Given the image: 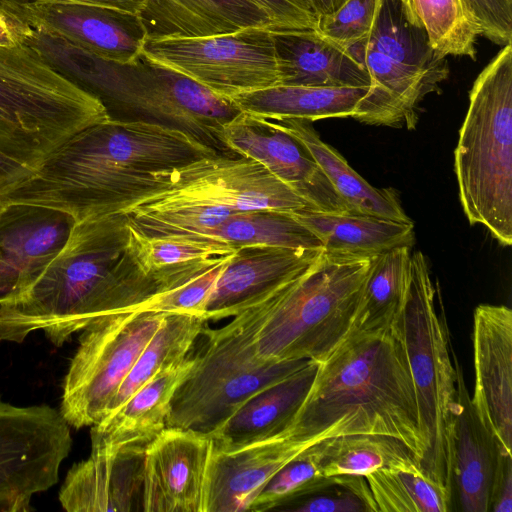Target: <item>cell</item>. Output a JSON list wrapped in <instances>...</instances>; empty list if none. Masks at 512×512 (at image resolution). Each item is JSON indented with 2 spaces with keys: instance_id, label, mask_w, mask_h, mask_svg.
<instances>
[{
  "instance_id": "cell-1",
  "label": "cell",
  "mask_w": 512,
  "mask_h": 512,
  "mask_svg": "<svg viewBox=\"0 0 512 512\" xmlns=\"http://www.w3.org/2000/svg\"><path fill=\"white\" fill-rule=\"evenodd\" d=\"M216 155L180 130L110 118L73 135L0 200L64 212L75 222L123 213L166 192L176 169Z\"/></svg>"
},
{
  "instance_id": "cell-2",
  "label": "cell",
  "mask_w": 512,
  "mask_h": 512,
  "mask_svg": "<svg viewBox=\"0 0 512 512\" xmlns=\"http://www.w3.org/2000/svg\"><path fill=\"white\" fill-rule=\"evenodd\" d=\"M165 290L161 274L138 258L127 213L77 221L38 279L0 305V342L41 330L61 347L96 319L137 310Z\"/></svg>"
},
{
  "instance_id": "cell-3",
  "label": "cell",
  "mask_w": 512,
  "mask_h": 512,
  "mask_svg": "<svg viewBox=\"0 0 512 512\" xmlns=\"http://www.w3.org/2000/svg\"><path fill=\"white\" fill-rule=\"evenodd\" d=\"M300 440L382 434L423 455L418 408L406 350L395 324L352 328L317 365L310 390L286 428Z\"/></svg>"
},
{
  "instance_id": "cell-4",
  "label": "cell",
  "mask_w": 512,
  "mask_h": 512,
  "mask_svg": "<svg viewBox=\"0 0 512 512\" xmlns=\"http://www.w3.org/2000/svg\"><path fill=\"white\" fill-rule=\"evenodd\" d=\"M372 259L322 250L305 272L231 321L263 363H319L352 329Z\"/></svg>"
},
{
  "instance_id": "cell-5",
  "label": "cell",
  "mask_w": 512,
  "mask_h": 512,
  "mask_svg": "<svg viewBox=\"0 0 512 512\" xmlns=\"http://www.w3.org/2000/svg\"><path fill=\"white\" fill-rule=\"evenodd\" d=\"M108 119L102 100L35 43L0 45V156L34 171L73 135Z\"/></svg>"
},
{
  "instance_id": "cell-6",
  "label": "cell",
  "mask_w": 512,
  "mask_h": 512,
  "mask_svg": "<svg viewBox=\"0 0 512 512\" xmlns=\"http://www.w3.org/2000/svg\"><path fill=\"white\" fill-rule=\"evenodd\" d=\"M459 199L470 225L512 244V46L477 76L454 151Z\"/></svg>"
},
{
  "instance_id": "cell-7",
  "label": "cell",
  "mask_w": 512,
  "mask_h": 512,
  "mask_svg": "<svg viewBox=\"0 0 512 512\" xmlns=\"http://www.w3.org/2000/svg\"><path fill=\"white\" fill-rule=\"evenodd\" d=\"M436 289L426 257L411 254V282L394 323L402 338L415 390L423 440L421 472L453 499L457 383L445 318L436 309Z\"/></svg>"
},
{
  "instance_id": "cell-8",
  "label": "cell",
  "mask_w": 512,
  "mask_h": 512,
  "mask_svg": "<svg viewBox=\"0 0 512 512\" xmlns=\"http://www.w3.org/2000/svg\"><path fill=\"white\" fill-rule=\"evenodd\" d=\"M90 67L85 82L97 90L114 119L143 121L177 129L221 156L236 157L226 146L223 126L242 111L194 79L142 54L130 64Z\"/></svg>"
},
{
  "instance_id": "cell-9",
  "label": "cell",
  "mask_w": 512,
  "mask_h": 512,
  "mask_svg": "<svg viewBox=\"0 0 512 512\" xmlns=\"http://www.w3.org/2000/svg\"><path fill=\"white\" fill-rule=\"evenodd\" d=\"M367 70L371 85L354 119L369 125L413 129L418 104L449 74L446 57L436 53L424 29L400 0H383L370 36L349 49Z\"/></svg>"
},
{
  "instance_id": "cell-10",
  "label": "cell",
  "mask_w": 512,
  "mask_h": 512,
  "mask_svg": "<svg viewBox=\"0 0 512 512\" xmlns=\"http://www.w3.org/2000/svg\"><path fill=\"white\" fill-rule=\"evenodd\" d=\"M200 336L193 365L172 397L167 427L212 434L252 396L312 361L263 363L230 322L218 329L205 325Z\"/></svg>"
},
{
  "instance_id": "cell-11",
  "label": "cell",
  "mask_w": 512,
  "mask_h": 512,
  "mask_svg": "<svg viewBox=\"0 0 512 512\" xmlns=\"http://www.w3.org/2000/svg\"><path fill=\"white\" fill-rule=\"evenodd\" d=\"M167 313L133 310L102 316L81 331L66 372L60 413L70 427L99 423Z\"/></svg>"
},
{
  "instance_id": "cell-12",
  "label": "cell",
  "mask_w": 512,
  "mask_h": 512,
  "mask_svg": "<svg viewBox=\"0 0 512 512\" xmlns=\"http://www.w3.org/2000/svg\"><path fill=\"white\" fill-rule=\"evenodd\" d=\"M141 54L224 98L279 85L273 35L265 28L200 38L146 40Z\"/></svg>"
},
{
  "instance_id": "cell-13",
  "label": "cell",
  "mask_w": 512,
  "mask_h": 512,
  "mask_svg": "<svg viewBox=\"0 0 512 512\" xmlns=\"http://www.w3.org/2000/svg\"><path fill=\"white\" fill-rule=\"evenodd\" d=\"M73 440L60 411L17 406L0 395V512H28L31 500L59 480Z\"/></svg>"
},
{
  "instance_id": "cell-14",
  "label": "cell",
  "mask_w": 512,
  "mask_h": 512,
  "mask_svg": "<svg viewBox=\"0 0 512 512\" xmlns=\"http://www.w3.org/2000/svg\"><path fill=\"white\" fill-rule=\"evenodd\" d=\"M214 440L191 429L166 427L146 446L141 510L206 512Z\"/></svg>"
},
{
  "instance_id": "cell-15",
  "label": "cell",
  "mask_w": 512,
  "mask_h": 512,
  "mask_svg": "<svg viewBox=\"0 0 512 512\" xmlns=\"http://www.w3.org/2000/svg\"><path fill=\"white\" fill-rule=\"evenodd\" d=\"M167 191L224 206L233 212L315 210L261 163L243 156L216 155L178 168L172 173Z\"/></svg>"
},
{
  "instance_id": "cell-16",
  "label": "cell",
  "mask_w": 512,
  "mask_h": 512,
  "mask_svg": "<svg viewBox=\"0 0 512 512\" xmlns=\"http://www.w3.org/2000/svg\"><path fill=\"white\" fill-rule=\"evenodd\" d=\"M223 137L231 152L261 163L316 211L350 212L308 150L269 120L241 112L223 126Z\"/></svg>"
},
{
  "instance_id": "cell-17",
  "label": "cell",
  "mask_w": 512,
  "mask_h": 512,
  "mask_svg": "<svg viewBox=\"0 0 512 512\" xmlns=\"http://www.w3.org/2000/svg\"><path fill=\"white\" fill-rule=\"evenodd\" d=\"M473 357L474 409L504 450L512 453V310L508 306L475 308Z\"/></svg>"
},
{
  "instance_id": "cell-18",
  "label": "cell",
  "mask_w": 512,
  "mask_h": 512,
  "mask_svg": "<svg viewBox=\"0 0 512 512\" xmlns=\"http://www.w3.org/2000/svg\"><path fill=\"white\" fill-rule=\"evenodd\" d=\"M74 219L67 213L6 204L0 213V305L23 294L65 244Z\"/></svg>"
},
{
  "instance_id": "cell-19",
  "label": "cell",
  "mask_w": 512,
  "mask_h": 512,
  "mask_svg": "<svg viewBox=\"0 0 512 512\" xmlns=\"http://www.w3.org/2000/svg\"><path fill=\"white\" fill-rule=\"evenodd\" d=\"M314 444L293 437L285 429L232 449L214 446L208 469L206 512L248 511L266 483Z\"/></svg>"
},
{
  "instance_id": "cell-20",
  "label": "cell",
  "mask_w": 512,
  "mask_h": 512,
  "mask_svg": "<svg viewBox=\"0 0 512 512\" xmlns=\"http://www.w3.org/2000/svg\"><path fill=\"white\" fill-rule=\"evenodd\" d=\"M322 250L246 246L224 266L206 305L207 320L233 317L305 272Z\"/></svg>"
},
{
  "instance_id": "cell-21",
  "label": "cell",
  "mask_w": 512,
  "mask_h": 512,
  "mask_svg": "<svg viewBox=\"0 0 512 512\" xmlns=\"http://www.w3.org/2000/svg\"><path fill=\"white\" fill-rule=\"evenodd\" d=\"M144 448L91 442L89 457L74 464L59 491L68 512H130L141 498Z\"/></svg>"
},
{
  "instance_id": "cell-22",
  "label": "cell",
  "mask_w": 512,
  "mask_h": 512,
  "mask_svg": "<svg viewBox=\"0 0 512 512\" xmlns=\"http://www.w3.org/2000/svg\"><path fill=\"white\" fill-rule=\"evenodd\" d=\"M36 32L66 40L106 63L127 65L141 54L146 33L138 14L35 1Z\"/></svg>"
},
{
  "instance_id": "cell-23",
  "label": "cell",
  "mask_w": 512,
  "mask_h": 512,
  "mask_svg": "<svg viewBox=\"0 0 512 512\" xmlns=\"http://www.w3.org/2000/svg\"><path fill=\"white\" fill-rule=\"evenodd\" d=\"M456 370L457 412L454 430L453 497L463 512H489L502 453H508L478 417L464 374L452 349ZM512 454V453H510Z\"/></svg>"
},
{
  "instance_id": "cell-24",
  "label": "cell",
  "mask_w": 512,
  "mask_h": 512,
  "mask_svg": "<svg viewBox=\"0 0 512 512\" xmlns=\"http://www.w3.org/2000/svg\"><path fill=\"white\" fill-rule=\"evenodd\" d=\"M138 16L146 40L200 38L247 28L272 30L252 0H145Z\"/></svg>"
},
{
  "instance_id": "cell-25",
  "label": "cell",
  "mask_w": 512,
  "mask_h": 512,
  "mask_svg": "<svg viewBox=\"0 0 512 512\" xmlns=\"http://www.w3.org/2000/svg\"><path fill=\"white\" fill-rule=\"evenodd\" d=\"M272 35L279 85L370 87L367 70L351 52L317 30Z\"/></svg>"
},
{
  "instance_id": "cell-26",
  "label": "cell",
  "mask_w": 512,
  "mask_h": 512,
  "mask_svg": "<svg viewBox=\"0 0 512 512\" xmlns=\"http://www.w3.org/2000/svg\"><path fill=\"white\" fill-rule=\"evenodd\" d=\"M317 362L260 391L244 402L211 435L214 446L232 449L274 436L285 430L312 385Z\"/></svg>"
},
{
  "instance_id": "cell-27",
  "label": "cell",
  "mask_w": 512,
  "mask_h": 512,
  "mask_svg": "<svg viewBox=\"0 0 512 512\" xmlns=\"http://www.w3.org/2000/svg\"><path fill=\"white\" fill-rule=\"evenodd\" d=\"M192 356L162 369L113 414L91 426V442L146 448L166 428L175 390L189 373Z\"/></svg>"
},
{
  "instance_id": "cell-28",
  "label": "cell",
  "mask_w": 512,
  "mask_h": 512,
  "mask_svg": "<svg viewBox=\"0 0 512 512\" xmlns=\"http://www.w3.org/2000/svg\"><path fill=\"white\" fill-rule=\"evenodd\" d=\"M335 255L372 257L415 242L414 223L354 212H291Z\"/></svg>"
},
{
  "instance_id": "cell-29",
  "label": "cell",
  "mask_w": 512,
  "mask_h": 512,
  "mask_svg": "<svg viewBox=\"0 0 512 512\" xmlns=\"http://www.w3.org/2000/svg\"><path fill=\"white\" fill-rule=\"evenodd\" d=\"M269 121L308 150L350 212L412 222L394 189L370 185L335 148L321 139L312 122L303 119Z\"/></svg>"
},
{
  "instance_id": "cell-30",
  "label": "cell",
  "mask_w": 512,
  "mask_h": 512,
  "mask_svg": "<svg viewBox=\"0 0 512 512\" xmlns=\"http://www.w3.org/2000/svg\"><path fill=\"white\" fill-rule=\"evenodd\" d=\"M369 87L277 85L231 98L244 113L267 120L325 118L355 115Z\"/></svg>"
},
{
  "instance_id": "cell-31",
  "label": "cell",
  "mask_w": 512,
  "mask_h": 512,
  "mask_svg": "<svg viewBox=\"0 0 512 512\" xmlns=\"http://www.w3.org/2000/svg\"><path fill=\"white\" fill-rule=\"evenodd\" d=\"M125 213L129 225L147 239L187 238L223 243L209 233L235 212L224 206L166 191Z\"/></svg>"
},
{
  "instance_id": "cell-32",
  "label": "cell",
  "mask_w": 512,
  "mask_h": 512,
  "mask_svg": "<svg viewBox=\"0 0 512 512\" xmlns=\"http://www.w3.org/2000/svg\"><path fill=\"white\" fill-rule=\"evenodd\" d=\"M411 247L401 246L373 256L353 327L386 329L400 316L411 282Z\"/></svg>"
},
{
  "instance_id": "cell-33",
  "label": "cell",
  "mask_w": 512,
  "mask_h": 512,
  "mask_svg": "<svg viewBox=\"0 0 512 512\" xmlns=\"http://www.w3.org/2000/svg\"><path fill=\"white\" fill-rule=\"evenodd\" d=\"M207 321L200 315L167 313L121 383L104 418L117 411L159 371L185 360Z\"/></svg>"
},
{
  "instance_id": "cell-34",
  "label": "cell",
  "mask_w": 512,
  "mask_h": 512,
  "mask_svg": "<svg viewBox=\"0 0 512 512\" xmlns=\"http://www.w3.org/2000/svg\"><path fill=\"white\" fill-rule=\"evenodd\" d=\"M321 469L325 477L366 476L386 467L419 466L417 456L399 439L359 433L320 441Z\"/></svg>"
},
{
  "instance_id": "cell-35",
  "label": "cell",
  "mask_w": 512,
  "mask_h": 512,
  "mask_svg": "<svg viewBox=\"0 0 512 512\" xmlns=\"http://www.w3.org/2000/svg\"><path fill=\"white\" fill-rule=\"evenodd\" d=\"M209 235L235 250L246 246L323 249L321 241L291 212L278 210L232 213Z\"/></svg>"
},
{
  "instance_id": "cell-36",
  "label": "cell",
  "mask_w": 512,
  "mask_h": 512,
  "mask_svg": "<svg viewBox=\"0 0 512 512\" xmlns=\"http://www.w3.org/2000/svg\"><path fill=\"white\" fill-rule=\"evenodd\" d=\"M364 477L374 512L452 510L451 496L439 484L426 477L419 466L386 467Z\"/></svg>"
},
{
  "instance_id": "cell-37",
  "label": "cell",
  "mask_w": 512,
  "mask_h": 512,
  "mask_svg": "<svg viewBox=\"0 0 512 512\" xmlns=\"http://www.w3.org/2000/svg\"><path fill=\"white\" fill-rule=\"evenodd\" d=\"M410 19L426 32L432 49L446 57L476 58L480 30L462 0H400Z\"/></svg>"
},
{
  "instance_id": "cell-38",
  "label": "cell",
  "mask_w": 512,
  "mask_h": 512,
  "mask_svg": "<svg viewBox=\"0 0 512 512\" xmlns=\"http://www.w3.org/2000/svg\"><path fill=\"white\" fill-rule=\"evenodd\" d=\"M318 443L308 447L283 466L266 483L248 511L278 509L301 496L335 485L334 476L325 477L322 473Z\"/></svg>"
},
{
  "instance_id": "cell-39",
  "label": "cell",
  "mask_w": 512,
  "mask_h": 512,
  "mask_svg": "<svg viewBox=\"0 0 512 512\" xmlns=\"http://www.w3.org/2000/svg\"><path fill=\"white\" fill-rule=\"evenodd\" d=\"M131 227V226H130ZM138 258L147 271L233 254L236 250L218 242L187 238L147 239L132 227Z\"/></svg>"
},
{
  "instance_id": "cell-40",
  "label": "cell",
  "mask_w": 512,
  "mask_h": 512,
  "mask_svg": "<svg viewBox=\"0 0 512 512\" xmlns=\"http://www.w3.org/2000/svg\"><path fill=\"white\" fill-rule=\"evenodd\" d=\"M382 3L383 0H346L336 11L319 18L317 31L349 50L370 36Z\"/></svg>"
},
{
  "instance_id": "cell-41",
  "label": "cell",
  "mask_w": 512,
  "mask_h": 512,
  "mask_svg": "<svg viewBox=\"0 0 512 512\" xmlns=\"http://www.w3.org/2000/svg\"><path fill=\"white\" fill-rule=\"evenodd\" d=\"M230 257L179 287L154 296L137 310L188 313L204 317L209 297Z\"/></svg>"
},
{
  "instance_id": "cell-42",
  "label": "cell",
  "mask_w": 512,
  "mask_h": 512,
  "mask_svg": "<svg viewBox=\"0 0 512 512\" xmlns=\"http://www.w3.org/2000/svg\"><path fill=\"white\" fill-rule=\"evenodd\" d=\"M480 35L501 46L512 40V0H462Z\"/></svg>"
},
{
  "instance_id": "cell-43",
  "label": "cell",
  "mask_w": 512,
  "mask_h": 512,
  "mask_svg": "<svg viewBox=\"0 0 512 512\" xmlns=\"http://www.w3.org/2000/svg\"><path fill=\"white\" fill-rule=\"evenodd\" d=\"M35 33V0H0V45L30 42Z\"/></svg>"
},
{
  "instance_id": "cell-44",
  "label": "cell",
  "mask_w": 512,
  "mask_h": 512,
  "mask_svg": "<svg viewBox=\"0 0 512 512\" xmlns=\"http://www.w3.org/2000/svg\"><path fill=\"white\" fill-rule=\"evenodd\" d=\"M272 22V32L317 30L319 17L309 0H252Z\"/></svg>"
},
{
  "instance_id": "cell-45",
  "label": "cell",
  "mask_w": 512,
  "mask_h": 512,
  "mask_svg": "<svg viewBox=\"0 0 512 512\" xmlns=\"http://www.w3.org/2000/svg\"><path fill=\"white\" fill-rule=\"evenodd\" d=\"M319 495L286 510L295 512H369L366 503L354 492Z\"/></svg>"
},
{
  "instance_id": "cell-46",
  "label": "cell",
  "mask_w": 512,
  "mask_h": 512,
  "mask_svg": "<svg viewBox=\"0 0 512 512\" xmlns=\"http://www.w3.org/2000/svg\"><path fill=\"white\" fill-rule=\"evenodd\" d=\"M492 512L512 511V454L502 453L493 484Z\"/></svg>"
},
{
  "instance_id": "cell-47",
  "label": "cell",
  "mask_w": 512,
  "mask_h": 512,
  "mask_svg": "<svg viewBox=\"0 0 512 512\" xmlns=\"http://www.w3.org/2000/svg\"><path fill=\"white\" fill-rule=\"evenodd\" d=\"M38 3L50 5H77L98 8L115 9L138 14L145 0H35Z\"/></svg>"
},
{
  "instance_id": "cell-48",
  "label": "cell",
  "mask_w": 512,
  "mask_h": 512,
  "mask_svg": "<svg viewBox=\"0 0 512 512\" xmlns=\"http://www.w3.org/2000/svg\"><path fill=\"white\" fill-rule=\"evenodd\" d=\"M33 171L0 156V194L28 178Z\"/></svg>"
},
{
  "instance_id": "cell-49",
  "label": "cell",
  "mask_w": 512,
  "mask_h": 512,
  "mask_svg": "<svg viewBox=\"0 0 512 512\" xmlns=\"http://www.w3.org/2000/svg\"><path fill=\"white\" fill-rule=\"evenodd\" d=\"M318 17L336 11L346 0H309Z\"/></svg>"
},
{
  "instance_id": "cell-50",
  "label": "cell",
  "mask_w": 512,
  "mask_h": 512,
  "mask_svg": "<svg viewBox=\"0 0 512 512\" xmlns=\"http://www.w3.org/2000/svg\"><path fill=\"white\" fill-rule=\"evenodd\" d=\"M4 207H5V204L0 200V213L3 210Z\"/></svg>"
}]
</instances>
